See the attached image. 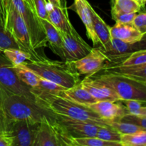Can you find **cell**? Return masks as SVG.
<instances>
[{
  "label": "cell",
  "mask_w": 146,
  "mask_h": 146,
  "mask_svg": "<svg viewBox=\"0 0 146 146\" xmlns=\"http://www.w3.org/2000/svg\"><path fill=\"white\" fill-rule=\"evenodd\" d=\"M0 106L8 121L41 122L44 117L56 118V114L40 105L35 98L11 93L1 86H0Z\"/></svg>",
  "instance_id": "1"
},
{
  "label": "cell",
  "mask_w": 146,
  "mask_h": 146,
  "mask_svg": "<svg viewBox=\"0 0 146 146\" xmlns=\"http://www.w3.org/2000/svg\"><path fill=\"white\" fill-rule=\"evenodd\" d=\"M37 102L54 114L95 124L98 126H111L112 121L103 119L86 105L78 104L57 95L35 93Z\"/></svg>",
  "instance_id": "2"
},
{
  "label": "cell",
  "mask_w": 146,
  "mask_h": 146,
  "mask_svg": "<svg viewBox=\"0 0 146 146\" xmlns=\"http://www.w3.org/2000/svg\"><path fill=\"white\" fill-rule=\"evenodd\" d=\"M21 65L31 70L38 77L53 81L66 88L81 82L80 75L72 62L54 61L45 56L39 59L30 60Z\"/></svg>",
  "instance_id": "3"
},
{
  "label": "cell",
  "mask_w": 146,
  "mask_h": 146,
  "mask_svg": "<svg viewBox=\"0 0 146 146\" xmlns=\"http://www.w3.org/2000/svg\"><path fill=\"white\" fill-rule=\"evenodd\" d=\"M97 81L112 88L121 100H138L146 103V84L111 73L92 76Z\"/></svg>",
  "instance_id": "4"
},
{
  "label": "cell",
  "mask_w": 146,
  "mask_h": 146,
  "mask_svg": "<svg viewBox=\"0 0 146 146\" xmlns=\"http://www.w3.org/2000/svg\"><path fill=\"white\" fill-rule=\"evenodd\" d=\"M73 145V137L56 119L42 118L34 146H63Z\"/></svg>",
  "instance_id": "5"
},
{
  "label": "cell",
  "mask_w": 146,
  "mask_h": 146,
  "mask_svg": "<svg viewBox=\"0 0 146 146\" xmlns=\"http://www.w3.org/2000/svg\"><path fill=\"white\" fill-rule=\"evenodd\" d=\"M11 4L19 12L24 19L31 38V44L35 50L48 46L46 36L39 17L30 8L24 0H11Z\"/></svg>",
  "instance_id": "6"
},
{
  "label": "cell",
  "mask_w": 146,
  "mask_h": 146,
  "mask_svg": "<svg viewBox=\"0 0 146 146\" xmlns=\"http://www.w3.org/2000/svg\"><path fill=\"white\" fill-rule=\"evenodd\" d=\"M5 27L13 34L21 50L31 54L33 57L31 60L39 59L41 57L44 56V55L38 54L36 50L33 48L29 34L24 19L11 3L7 13Z\"/></svg>",
  "instance_id": "7"
},
{
  "label": "cell",
  "mask_w": 146,
  "mask_h": 146,
  "mask_svg": "<svg viewBox=\"0 0 146 146\" xmlns=\"http://www.w3.org/2000/svg\"><path fill=\"white\" fill-rule=\"evenodd\" d=\"M40 123L8 121L7 131L12 138V146H34Z\"/></svg>",
  "instance_id": "8"
},
{
  "label": "cell",
  "mask_w": 146,
  "mask_h": 146,
  "mask_svg": "<svg viewBox=\"0 0 146 146\" xmlns=\"http://www.w3.org/2000/svg\"><path fill=\"white\" fill-rule=\"evenodd\" d=\"M0 86L14 94L35 98L29 87L18 78L14 65L2 54H0Z\"/></svg>",
  "instance_id": "9"
},
{
  "label": "cell",
  "mask_w": 146,
  "mask_h": 146,
  "mask_svg": "<svg viewBox=\"0 0 146 146\" xmlns=\"http://www.w3.org/2000/svg\"><path fill=\"white\" fill-rule=\"evenodd\" d=\"M63 41V61H77L86 56L92 49L75 29L71 32L60 31Z\"/></svg>",
  "instance_id": "10"
},
{
  "label": "cell",
  "mask_w": 146,
  "mask_h": 146,
  "mask_svg": "<svg viewBox=\"0 0 146 146\" xmlns=\"http://www.w3.org/2000/svg\"><path fill=\"white\" fill-rule=\"evenodd\" d=\"M72 63L79 75L92 76L107 66L109 64V59L97 47L92 48L86 56Z\"/></svg>",
  "instance_id": "11"
},
{
  "label": "cell",
  "mask_w": 146,
  "mask_h": 146,
  "mask_svg": "<svg viewBox=\"0 0 146 146\" xmlns=\"http://www.w3.org/2000/svg\"><path fill=\"white\" fill-rule=\"evenodd\" d=\"M98 48L109 59V64L107 66L120 65L132 53L136 51L134 44L124 42L114 38H111V42L107 46H98Z\"/></svg>",
  "instance_id": "12"
},
{
  "label": "cell",
  "mask_w": 146,
  "mask_h": 146,
  "mask_svg": "<svg viewBox=\"0 0 146 146\" xmlns=\"http://www.w3.org/2000/svg\"><path fill=\"white\" fill-rule=\"evenodd\" d=\"M56 119L73 138L96 137L98 125L56 114Z\"/></svg>",
  "instance_id": "13"
},
{
  "label": "cell",
  "mask_w": 146,
  "mask_h": 146,
  "mask_svg": "<svg viewBox=\"0 0 146 146\" xmlns=\"http://www.w3.org/2000/svg\"><path fill=\"white\" fill-rule=\"evenodd\" d=\"M86 106L108 121H120L127 113L126 109L120 101H98Z\"/></svg>",
  "instance_id": "14"
},
{
  "label": "cell",
  "mask_w": 146,
  "mask_h": 146,
  "mask_svg": "<svg viewBox=\"0 0 146 146\" xmlns=\"http://www.w3.org/2000/svg\"><path fill=\"white\" fill-rule=\"evenodd\" d=\"M81 84L94 98L98 101H120L115 91L108 86L97 81L92 76H86Z\"/></svg>",
  "instance_id": "15"
},
{
  "label": "cell",
  "mask_w": 146,
  "mask_h": 146,
  "mask_svg": "<svg viewBox=\"0 0 146 146\" xmlns=\"http://www.w3.org/2000/svg\"><path fill=\"white\" fill-rule=\"evenodd\" d=\"M78 17L81 18L86 29V35L92 41L94 46L100 45V41L96 34L93 24V17L91 13L92 7L87 0H74V4L70 7Z\"/></svg>",
  "instance_id": "16"
},
{
  "label": "cell",
  "mask_w": 146,
  "mask_h": 146,
  "mask_svg": "<svg viewBox=\"0 0 146 146\" xmlns=\"http://www.w3.org/2000/svg\"><path fill=\"white\" fill-rule=\"evenodd\" d=\"M102 70L105 73L118 74L146 84V63L133 66H110Z\"/></svg>",
  "instance_id": "17"
},
{
  "label": "cell",
  "mask_w": 146,
  "mask_h": 146,
  "mask_svg": "<svg viewBox=\"0 0 146 146\" xmlns=\"http://www.w3.org/2000/svg\"><path fill=\"white\" fill-rule=\"evenodd\" d=\"M48 21L59 31L71 32L74 27L70 21L67 7H59L47 3Z\"/></svg>",
  "instance_id": "18"
},
{
  "label": "cell",
  "mask_w": 146,
  "mask_h": 146,
  "mask_svg": "<svg viewBox=\"0 0 146 146\" xmlns=\"http://www.w3.org/2000/svg\"><path fill=\"white\" fill-rule=\"evenodd\" d=\"M111 38L121 40L124 42L134 44L141 40L143 34L133 23H115L113 27H111Z\"/></svg>",
  "instance_id": "19"
},
{
  "label": "cell",
  "mask_w": 146,
  "mask_h": 146,
  "mask_svg": "<svg viewBox=\"0 0 146 146\" xmlns=\"http://www.w3.org/2000/svg\"><path fill=\"white\" fill-rule=\"evenodd\" d=\"M46 36L47 44L53 52L63 60V41L60 31L49 21L40 19Z\"/></svg>",
  "instance_id": "20"
},
{
  "label": "cell",
  "mask_w": 146,
  "mask_h": 146,
  "mask_svg": "<svg viewBox=\"0 0 146 146\" xmlns=\"http://www.w3.org/2000/svg\"><path fill=\"white\" fill-rule=\"evenodd\" d=\"M57 96L83 105H88L97 101L95 98H94L85 88H84L81 86V82L71 88L63 90Z\"/></svg>",
  "instance_id": "21"
},
{
  "label": "cell",
  "mask_w": 146,
  "mask_h": 146,
  "mask_svg": "<svg viewBox=\"0 0 146 146\" xmlns=\"http://www.w3.org/2000/svg\"><path fill=\"white\" fill-rule=\"evenodd\" d=\"M91 13H92L94 29L100 41L99 46H107L110 44L111 39V31H110L111 27L106 24L104 19L97 14L93 7L91 9Z\"/></svg>",
  "instance_id": "22"
},
{
  "label": "cell",
  "mask_w": 146,
  "mask_h": 146,
  "mask_svg": "<svg viewBox=\"0 0 146 146\" xmlns=\"http://www.w3.org/2000/svg\"><path fill=\"white\" fill-rule=\"evenodd\" d=\"M141 8L136 0H111V12L137 13Z\"/></svg>",
  "instance_id": "23"
},
{
  "label": "cell",
  "mask_w": 146,
  "mask_h": 146,
  "mask_svg": "<svg viewBox=\"0 0 146 146\" xmlns=\"http://www.w3.org/2000/svg\"><path fill=\"white\" fill-rule=\"evenodd\" d=\"M14 71L21 81L29 87L30 88L36 87L38 84L39 77L34 74L31 70L29 69L23 65H14Z\"/></svg>",
  "instance_id": "24"
},
{
  "label": "cell",
  "mask_w": 146,
  "mask_h": 146,
  "mask_svg": "<svg viewBox=\"0 0 146 146\" xmlns=\"http://www.w3.org/2000/svg\"><path fill=\"white\" fill-rule=\"evenodd\" d=\"M64 89H66V88L53 81L39 77L38 86L34 88H30V91L32 94L35 93H41V94H51V95H58L61 91Z\"/></svg>",
  "instance_id": "25"
},
{
  "label": "cell",
  "mask_w": 146,
  "mask_h": 146,
  "mask_svg": "<svg viewBox=\"0 0 146 146\" xmlns=\"http://www.w3.org/2000/svg\"><path fill=\"white\" fill-rule=\"evenodd\" d=\"M11 48L21 50L11 31L6 28L4 24H0V54H2L4 50Z\"/></svg>",
  "instance_id": "26"
},
{
  "label": "cell",
  "mask_w": 146,
  "mask_h": 146,
  "mask_svg": "<svg viewBox=\"0 0 146 146\" xmlns=\"http://www.w3.org/2000/svg\"><path fill=\"white\" fill-rule=\"evenodd\" d=\"M2 54L14 66L21 65L33 58L31 54L29 52L15 48L4 50Z\"/></svg>",
  "instance_id": "27"
},
{
  "label": "cell",
  "mask_w": 146,
  "mask_h": 146,
  "mask_svg": "<svg viewBox=\"0 0 146 146\" xmlns=\"http://www.w3.org/2000/svg\"><path fill=\"white\" fill-rule=\"evenodd\" d=\"M121 143L122 146H146V131L121 134Z\"/></svg>",
  "instance_id": "28"
},
{
  "label": "cell",
  "mask_w": 146,
  "mask_h": 146,
  "mask_svg": "<svg viewBox=\"0 0 146 146\" xmlns=\"http://www.w3.org/2000/svg\"><path fill=\"white\" fill-rule=\"evenodd\" d=\"M74 146H122L121 143L104 141L97 137L73 138Z\"/></svg>",
  "instance_id": "29"
},
{
  "label": "cell",
  "mask_w": 146,
  "mask_h": 146,
  "mask_svg": "<svg viewBox=\"0 0 146 146\" xmlns=\"http://www.w3.org/2000/svg\"><path fill=\"white\" fill-rule=\"evenodd\" d=\"M96 137L111 142L121 143V134L111 126H99Z\"/></svg>",
  "instance_id": "30"
},
{
  "label": "cell",
  "mask_w": 146,
  "mask_h": 146,
  "mask_svg": "<svg viewBox=\"0 0 146 146\" xmlns=\"http://www.w3.org/2000/svg\"><path fill=\"white\" fill-rule=\"evenodd\" d=\"M111 126L118 131L121 134H131L143 131L141 127L135 124L122 121H112L111 123Z\"/></svg>",
  "instance_id": "31"
},
{
  "label": "cell",
  "mask_w": 146,
  "mask_h": 146,
  "mask_svg": "<svg viewBox=\"0 0 146 146\" xmlns=\"http://www.w3.org/2000/svg\"><path fill=\"white\" fill-rule=\"evenodd\" d=\"M146 63V49L132 53L125 61L118 66H133Z\"/></svg>",
  "instance_id": "32"
},
{
  "label": "cell",
  "mask_w": 146,
  "mask_h": 146,
  "mask_svg": "<svg viewBox=\"0 0 146 146\" xmlns=\"http://www.w3.org/2000/svg\"><path fill=\"white\" fill-rule=\"evenodd\" d=\"M121 101L127 111V113L139 115L141 108L144 106L145 102L138 100H121Z\"/></svg>",
  "instance_id": "33"
},
{
  "label": "cell",
  "mask_w": 146,
  "mask_h": 146,
  "mask_svg": "<svg viewBox=\"0 0 146 146\" xmlns=\"http://www.w3.org/2000/svg\"><path fill=\"white\" fill-rule=\"evenodd\" d=\"M120 121L131 123L138 126L141 127L143 130L146 131V117L142 115H135L132 114L126 113L121 118Z\"/></svg>",
  "instance_id": "34"
},
{
  "label": "cell",
  "mask_w": 146,
  "mask_h": 146,
  "mask_svg": "<svg viewBox=\"0 0 146 146\" xmlns=\"http://www.w3.org/2000/svg\"><path fill=\"white\" fill-rule=\"evenodd\" d=\"M34 1V9L36 14L40 19L48 20V9H47V2L46 0H33Z\"/></svg>",
  "instance_id": "35"
},
{
  "label": "cell",
  "mask_w": 146,
  "mask_h": 146,
  "mask_svg": "<svg viewBox=\"0 0 146 146\" xmlns=\"http://www.w3.org/2000/svg\"><path fill=\"white\" fill-rule=\"evenodd\" d=\"M137 13H113L111 12L112 18L115 23L129 24L133 23Z\"/></svg>",
  "instance_id": "36"
},
{
  "label": "cell",
  "mask_w": 146,
  "mask_h": 146,
  "mask_svg": "<svg viewBox=\"0 0 146 146\" xmlns=\"http://www.w3.org/2000/svg\"><path fill=\"white\" fill-rule=\"evenodd\" d=\"M133 24L142 34L146 33V11L137 14Z\"/></svg>",
  "instance_id": "37"
},
{
  "label": "cell",
  "mask_w": 146,
  "mask_h": 146,
  "mask_svg": "<svg viewBox=\"0 0 146 146\" xmlns=\"http://www.w3.org/2000/svg\"><path fill=\"white\" fill-rule=\"evenodd\" d=\"M0 146H12V138L7 131H0Z\"/></svg>",
  "instance_id": "38"
},
{
  "label": "cell",
  "mask_w": 146,
  "mask_h": 146,
  "mask_svg": "<svg viewBox=\"0 0 146 146\" xmlns=\"http://www.w3.org/2000/svg\"><path fill=\"white\" fill-rule=\"evenodd\" d=\"M8 120L6 118L1 106H0V131H7Z\"/></svg>",
  "instance_id": "39"
},
{
  "label": "cell",
  "mask_w": 146,
  "mask_h": 146,
  "mask_svg": "<svg viewBox=\"0 0 146 146\" xmlns=\"http://www.w3.org/2000/svg\"><path fill=\"white\" fill-rule=\"evenodd\" d=\"M134 46H135L136 51L146 49V33L143 34L142 38L139 41L134 43Z\"/></svg>",
  "instance_id": "40"
},
{
  "label": "cell",
  "mask_w": 146,
  "mask_h": 146,
  "mask_svg": "<svg viewBox=\"0 0 146 146\" xmlns=\"http://www.w3.org/2000/svg\"><path fill=\"white\" fill-rule=\"evenodd\" d=\"M48 4H51L53 6L59 7H67L66 1V0H46Z\"/></svg>",
  "instance_id": "41"
},
{
  "label": "cell",
  "mask_w": 146,
  "mask_h": 146,
  "mask_svg": "<svg viewBox=\"0 0 146 146\" xmlns=\"http://www.w3.org/2000/svg\"><path fill=\"white\" fill-rule=\"evenodd\" d=\"M1 2H2L3 9H4V17H5V22H6V19H7V13H8L10 5H11V0H1Z\"/></svg>",
  "instance_id": "42"
},
{
  "label": "cell",
  "mask_w": 146,
  "mask_h": 146,
  "mask_svg": "<svg viewBox=\"0 0 146 146\" xmlns=\"http://www.w3.org/2000/svg\"><path fill=\"white\" fill-rule=\"evenodd\" d=\"M0 20H1V21L4 23V25H5V17H4V9H3L1 0H0Z\"/></svg>",
  "instance_id": "43"
},
{
  "label": "cell",
  "mask_w": 146,
  "mask_h": 146,
  "mask_svg": "<svg viewBox=\"0 0 146 146\" xmlns=\"http://www.w3.org/2000/svg\"><path fill=\"white\" fill-rule=\"evenodd\" d=\"M139 115H142V116L146 117V106H143L142 108H141Z\"/></svg>",
  "instance_id": "44"
},
{
  "label": "cell",
  "mask_w": 146,
  "mask_h": 146,
  "mask_svg": "<svg viewBox=\"0 0 146 146\" xmlns=\"http://www.w3.org/2000/svg\"><path fill=\"white\" fill-rule=\"evenodd\" d=\"M24 1L29 4V6L30 8H31V9H33L34 11H35V9H34V1H33V0H24Z\"/></svg>",
  "instance_id": "45"
},
{
  "label": "cell",
  "mask_w": 146,
  "mask_h": 146,
  "mask_svg": "<svg viewBox=\"0 0 146 146\" xmlns=\"http://www.w3.org/2000/svg\"><path fill=\"white\" fill-rule=\"evenodd\" d=\"M136 1L141 6V7H143L146 4V0H136Z\"/></svg>",
  "instance_id": "46"
},
{
  "label": "cell",
  "mask_w": 146,
  "mask_h": 146,
  "mask_svg": "<svg viewBox=\"0 0 146 146\" xmlns=\"http://www.w3.org/2000/svg\"><path fill=\"white\" fill-rule=\"evenodd\" d=\"M0 24H4V23H3V22H2V21H1V20H0ZM4 26H5V25H4Z\"/></svg>",
  "instance_id": "47"
}]
</instances>
